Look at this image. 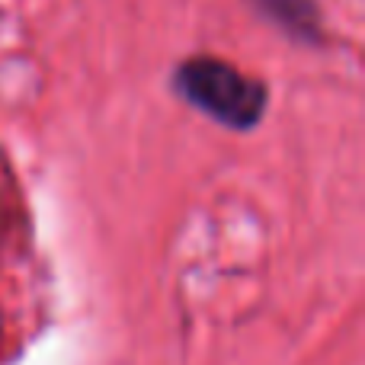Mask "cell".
<instances>
[{"label":"cell","instance_id":"cell-1","mask_svg":"<svg viewBox=\"0 0 365 365\" xmlns=\"http://www.w3.org/2000/svg\"><path fill=\"white\" fill-rule=\"evenodd\" d=\"M177 90L192 106L231 128H250L266 109V87L250 74L218 61V58H192L180 64Z\"/></svg>","mask_w":365,"mask_h":365},{"label":"cell","instance_id":"cell-2","mask_svg":"<svg viewBox=\"0 0 365 365\" xmlns=\"http://www.w3.org/2000/svg\"><path fill=\"white\" fill-rule=\"evenodd\" d=\"M266 6L272 10V16L289 29H302L304 36H314L317 26V10L311 6V0H266Z\"/></svg>","mask_w":365,"mask_h":365}]
</instances>
